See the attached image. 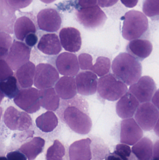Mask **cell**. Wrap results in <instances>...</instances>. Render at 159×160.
Instances as JSON below:
<instances>
[{
	"label": "cell",
	"mask_w": 159,
	"mask_h": 160,
	"mask_svg": "<svg viewBox=\"0 0 159 160\" xmlns=\"http://www.w3.org/2000/svg\"><path fill=\"white\" fill-rule=\"evenodd\" d=\"M45 143V142L43 138L35 137L22 145L19 151L26 156L28 160H34L43 152Z\"/></svg>",
	"instance_id": "obj_24"
},
{
	"label": "cell",
	"mask_w": 159,
	"mask_h": 160,
	"mask_svg": "<svg viewBox=\"0 0 159 160\" xmlns=\"http://www.w3.org/2000/svg\"><path fill=\"white\" fill-rule=\"evenodd\" d=\"M91 142L88 138L74 142L69 148L70 160H91Z\"/></svg>",
	"instance_id": "obj_19"
},
{
	"label": "cell",
	"mask_w": 159,
	"mask_h": 160,
	"mask_svg": "<svg viewBox=\"0 0 159 160\" xmlns=\"http://www.w3.org/2000/svg\"><path fill=\"white\" fill-rule=\"evenodd\" d=\"M153 158L159 159V140H158L153 147Z\"/></svg>",
	"instance_id": "obj_42"
},
{
	"label": "cell",
	"mask_w": 159,
	"mask_h": 160,
	"mask_svg": "<svg viewBox=\"0 0 159 160\" xmlns=\"http://www.w3.org/2000/svg\"><path fill=\"white\" fill-rule=\"evenodd\" d=\"M143 10L152 20H159V0H143Z\"/></svg>",
	"instance_id": "obj_31"
},
{
	"label": "cell",
	"mask_w": 159,
	"mask_h": 160,
	"mask_svg": "<svg viewBox=\"0 0 159 160\" xmlns=\"http://www.w3.org/2000/svg\"><path fill=\"white\" fill-rule=\"evenodd\" d=\"M3 120L6 127L13 131L26 130L32 125L31 118L27 112H19L13 106L6 109Z\"/></svg>",
	"instance_id": "obj_8"
},
{
	"label": "cell",
	"mask_w": 159,
	"mask_h": 160,
	"mask_svg": "<svg viewBox=\"0 0 159 160\" xmlns=\"http://www.w3.org/2000/svg\"><path fill=\"white\" fill-rule=\"evenodd\" d=\"M0 160H8L7 158H5L4 157H2L0 158Z\"/></svg>",
	"instance_id": "obj_47"
},
{
	"label": "cell",
	"mask_w": 159,
	"mask_h": 160,
	"mask_svg": "<svg viewBox=\"0 0 159 160\" xmlns=\"http://www.w3.org/2000/svg\"><path fill=\"white\" fill-rule=\"evenodd\" d=\"M41 106L49 111H56L59 108V97L53 88L40 89Z\"/></svg>",
	"instance_id": "obj_25"
},
{
	"label": "cell",
	"mask_w": 159,
	"mask_h": 160,
	"mask_svg": "<svg viewBox=\"0 0 159 160\" xmlns=\"http://www.w3.org/2000/svg\"><path fill=\"white\" fill-rule=\"evenodd\" d=\"M156 90L157 86L154 80L149 76H144L130 87L129 92L143 103L150 102Z\"/></svg>",
	"instance_id": "obj_11"
},
{
	"label": "cell",
	"mask_w": 159,
	"mask_h": 160,
	"mask_svg": "<svg viewBox=\"0 0 159 160\" xmlns=\"http://www.w3.org/2000/svg\"><path fill=\"white\" fill-rule=\"evenodd\" d=\"M16 20L14 25V32L17 39L24 41L25 38L30 33H35L37 31V19L30 12L21 13Z\"/></svg>",
	"instance_id": "obj_14"
},
{
	"label": "cell",
	"mask_w": 159,
	"mask_h": 160,
	"mask_svg": "<svg viewBox=\"0 0 159 160\" xmlns=\"http://www.w3.org/2000/svg\"><path fill=\"white\" fill-rule=\"evenodd\" d=\"M8 160H27V157L20 151H15L9 152L7 155Z\"/></svg>",
	"instance_id": "obj_37"
},
{
	"label": "cell",
	"mask_w": 159,
	"mask_h": 160,
	"mask_svg": "<svg viewBox=\"0 0 159 160\" xmlns=\"http://www.w3.org/2000/svg\"><path fill=\"white\" fill-rule=\"evenodd\" d=\"M97 90L102 98L115 101L127 93L128 88L126 84L115 75L108 74L98 80Z\"/></svg>",
	"instance_id": "obj_4"
},
{
	"label": "cell",
	"mask_w": 159,
	"mask_h": 160,
	"mask_svg": "<svg viewBox=\"0 0 159 160\" xmlns=\"http://www.w3.org/2000/svg\"><path fill=\"white\" fill-rule=\"evenodd\" d=\"M159 118V111L151 102L141 103L135 114V119L142 129L149 131L155 128Z\"/></svg>",
	"instance_id": "obj_7"
},
{
	"label": "cell",
	"mask_w": 159,
	"mask_h": 160,
	"mask_svg": "<svg viewBox=\"0 0 159 160\" xmlns=\"http://www.w3.org/2000/svg\"><path fill=\"white\" fill-rule=\"evenodd\" d=\"M77 21L87 29H95L105 23L107 17L99 5L80 8L75 13Z\"/></svg>",
	"instance_id": "obj_5"
},
{
	"label": "cell",
	"mask_w": 159,
	"mask_h": 160,
	"mask_svg": "<svg viewBox=\"0 0 159 160\" xmlns=\"http://www.w3.org/2000/svg\"><path fill=\"white\" fill-rule=\"evenodd\" d=\"M152 102L154 105L159 111V89H158L154 94L152 98Z\"/></svg>",
	"instance_id": "obj_43"
},
{
	"label": "cell",
	"mask_w": 159,
	"mask_h": 160,
	"mask_svg": "<svg viewBox=\"0 0 159 160\" xmlns=\"http://www.w3.org/2000/svg\"><path fill=\"white\" fill-rule=\"evenodd\" d=\"M36 19L39 29L49 32L58 31L62 22L59 12L52 8L42 9L37 14Z\"/></svg>",
	"instance_id": "obj_12"
},
{
	"label": "cell",
	"mask_w": 159,
	"mask_h": 160,
	"mask_svg": "<svg viewBox=\"0 0 159 160\" xmlns=\"http://www.w3.org/2000/svg\"><path fill=\"white\" fill-rule=\"evenodd\" d=\"M153 144L147 137L142 138L132 148V152L138 160H150L153 156Z\"/></svg>",
	"instance_id": "obj_26"
},
{
	"label": "cell",
	"mask_w": 159,
	"mask_h": 160,
	"mask_svg": "<svg viewBox=\"0 0 159 160\" xmlns=\"http://www.w3.org/2000/svg\"><path fill=\"white\" fill-rule=\"evenodd\" d=\"M15 104L28 113H34L40 109L39 90L34 88H22L14 98Z\"/></svg>",
	"instance_id": "obj_6"
},
{
	"label": "cell",
	"mask_w": 159,
	"mask_h": 160,
	"mask_svg": "<svg viewBox=\"0 0 159 160\" xmlns=\"http://www.w3.org/2000/svg\"><path fill=\"white\" fill-rule=\"evenodd\" d=\"M143 135L142 128L133 118L122 120L120 124V141L130 146L134 145Z\"/></svg>",
	"instance_id": "obj_13"
},
{
	"label": "cell",
	"mask_w": 159,
	"mask_h": 160,
	"mask_svg": "<svg viewBox=\"0 0 159 160\" xmlns=\"http://www.w3.org/2000/svg\"><path fill=\"white\" fill-rule=\"evenodd\" d=\"M119 0H98V5L103 8L113 6Z\"/></svg>",
	"instance_id": "obj_40"
},
{
	"label": "cell",
	"mask_w": 159,
	"mask_h": 160,
	"mask_svg": "<svg viewBox=\"0 0 159 160\" xmlns=\"http://www.w3.org/2000/svg\"><path fill=\"white\" fill-rule=\"evenodd\" d=\"M77 92L83 96H91L96 93L98 88V77L91 71L81 72L76 77Z\"/></svg>",
	"instance_id": "obj_17"
},
{
	"label": "cell",
	"mask_w": 159,
	"mask_h": 160,
	"mask_svg": "<svg viewBox=\"0 0 159 160\" xmlns=\"http://www.w3.org/2000/svg\"><path fill=\"white\" fill-rule=\"evenodd\" d=\"M154 131L157 135L159 137V118L157 121V124L154 128Z\"/></svg>",
	"instance_id": "obj_45"
},
{
	"label": "cell",
	"mask_w": 159,
	"mask_h": 160,
	"mask_svg": "<svg viewBox=\"0 0 159 160\" xmlns=\"http://www.w3.org/2000/svg\"><path fill=\"white\" fill-rule=\"evenodd\" d=\"M151 160H159V159H158L153 158V159Z\"/></svg>",
	"instance_id": "obj_48"
},
{
	"label": "cell",
	"mask_w": 159,
	"mask_h": 160,
	"mask_svg": "<svg viewBox=\"0 0 159 160\" xmlns=\"http://www.w3.org/2000/svg\"><path fill=\"white\" fill-rule=\"evenodd\" d=\"M37 128L43 132H50L58 126V119L52 111H47L38 116L35 120Z\"/></svg>",
	"instance_id": "obj_27"
},
{
	"label": "cell",
	"mask_w": 159,
	"mask_h": 160,
	"mask_svg": "<svg viewBox=\"0 0 159 160\" xmlns=\"http://www.w3.org/2000/svg\"><path fill=\"white\" fill-rule=\"evenodd\" d=\"M111 68V61L109 58L100 56L96 60L91 71L95 73L98 77H102L107 75Z\"/></svg>",
	"instance_id": "obj_30"
},
{
	"label": "cell",
	"mask_w": 159,
	"mask_h": 160,
	"mask_svg": "<svg viewBox=\"0 0 159 160\" xmlns=\"http://www.w3.org/2000/svg\"><path fill=\"white\" fill-rule=\"evenodd\" d=\"M35 71V65L31 62L26 63L17 70L16 78L21 88H29L33 85Z\"/></svg>",
	"instance_id": "obj_23"
},
{
	"label": "cell",
	"mask_w": 159,
	"mask_h": 160,
	"mask_svg": "<svg viewBox=\"0 0 159 160\" xmlns=\"http://www.w3.org/2000/svg\"><path fill=\"white\" fill-rule=\"evenodd\" d=\"M12 43L11 37L3 32L1 33V45H0V54L1 59L5 60L8 54L9 49H10Z\"/></svg>",
	"instance_id": "obj_32"
},
{
	"label": "cell",
	"mask_w": 159,
	"mask_h": 160,
	"mask_svg": "<svg viewBox=\"0 0 159 160\" xmlns=\"http://www.w3.org/2000/svg\"><path fill=\"white\" fill-rule=\"evenodd\" d=\"M30 52V48L23 42L14 41L5 60L12 70H17L29 62Z\"/></svg>",
	"instance_id": "obj_10"
},
{
	"label": "cell",
	"mask_w": 159,
	"mask_h": 160,
	"mask_svg": "<svg viewBox=\"0 0 159 160\" xmlns=\"http://www.w3.org/2000/svg\"><path fill=\"white\" fill-rule=\"evenodd\" d=\"M139 62L129 53H119L112 63L114 75L127 85L133 84L142 76V66Z\"/></svg>",
	"instance_id": "obj_1"
},
{
	"label": "cell",
	"mask_w": 159,
	"mask_h": 160,
	"mask_svg": "<svg viewBox=\"0 0 159 160\" xmlns=\"http://www.w3.org/2000/svg\"><path fill=\"white\" fill-rule=\"evenodd\" d=\"M79 67L82 70H91L92 65V57L88 53H81L78 56Z\"/></svg>",
	"instance_id": "obj_33"
},
{
	"label": "cell",
	"mask_w": 159,
	"mask_h": 160,
	"mask_svg": "<svg viewBox=\"0 0 159 160\" xmlns=\"http://www.w3.org/2000/svg\"><path fill=\"white\" fill-rule=\"evenodd\" d=\"M121 19L123 21L122 36L129 41L141 38L147 33L149 30L148 19L140 11L130 10Z\"/></svg>",
	"instance_id": "obj_2"
},
{
	"label": "cell",
	"mask_w": 159,
	"mask_h": 160,
	"mask_svg": "<svg viewBox=\"0 0 159 160\" xmlns=\"http://www.w3.org/2000/svg\"><path fill=\"white\" fill-rule=\"evenodd\" d=\"M55 89L58 96L62 99H71L77 94L76 80L73 77H62L55 84Z\"/></svg>",
	"instance_id": "obj_21"
},
{
	"label": "cell",
	"mask_w": 159,
	"mask_h": 160,
	"mask_svg": "<svg viewBox=\"0 0 159 160\" xmlns=\"http://www.w3.org/2000/svg\"><path fill=\"white\" fill-rule=\"evenodd\" d=\"M32 1L33 0H6L8 6L15 10L27 7Z\"/></svg>",
	"instance_id": "obj_36"
},
{
	"label": "cell",
	"mask_w": 159,
	"mask_h": 160,
	"mask_svg": "<svg viewBox=\"0 0 159 160\" xmlns=\"http://www.w3.org/2000/svg\"><path fill=\"white\" fill-rule=\"evenodd\" d=\"M65 154L63 145L58 140H55L53 144L48 148L46 158L47 160H63Z\"/></svg>",
	"instance_id": "obj_29"
},
{
	"label": "cell",
	"mask_w": 159,
	"mask_h": 160,
	"mask_svg": "<svg viewBox=\"0 0 159 160\" xmlns=\"http://www.w3.org/2000/svg\"><path fill=\"white\" fill-rule=\"evenodd\" d=\"M40 1L43 2L44 3L49 4L53 2L56 0H40Z\"/></svg>",
	"instance_id": "obj_46"
},
{
	"label": "cell",
	"mask_w": 159,
	"mask_h": 160,
	"mask_svg": "<svg viewBox=\"0 0 159 160\" xmlns=\"http://www.w3.org/2000/svg\"><path fill=\"white\" fill-rule=\"evenodd\" d=\"M56 67L61 75L73 77L77 76L79 71L78 59L75 54L63 52L57 57Z\"/></svg>",
	"instance_id": "obj_15"
},
{
	"label": "cell",
	"mask_w": 159,
	"mask_h": 160,
	"mask_svg": "<svg viewBox=\"0 0 159 160\" xmlns=\"http://www.w3.org/2000/svg\"><path fill=\"white\" fill-rule=\"evenodd\" d=\"M0 63H1L0 80L1 81H3L7 79L9 77L13 76V72L12 68L6 62L5 60L1 59Z\"/></svg>",
	"instance_id": "obj_35"
},
{
	"label": "cell",
	"mask_w": 159,
	"mask_h": 160,
	"mask_svg": "<svg viewBox=\"0 0 159 160\" xmlns=\"http://www.w3.org/2000/svg\"><path fill=\"white\" fill-rule=\"evenodd\" d=\"M58 37L54 33L44 35L40 38L37 48L44 54L56 55L61 51L62 47Z\"/></svg>",
	"instance_id": "obj_22"
},
{
	"label": "cell",
	"mask_w": 159,
	"mask_h": 160,
	"mask_svg": "<svg viewBox=\"0 0 159 160\" xmlns=\"http://www.w3.org/2000/svg\"><path fill=\"white\" fill-rule=\"evenodd\" d=\"M59 79L56 68L48 63H40L36 66L34 85L38 89L52 88Z\"/></svg>",
	"instance_id": "obj_9"
},
{
	"label": "cell",
	"mask_w": 159,
	"mask_h": 160,
	"mask_svg": "<svg viewBox=\"0 0 159 160\" xmlns=\"http://www.w3.org/2000/svg\"><path fill=\"white\" fill-rule=\"evenodd\" d=\"M120 1L125 6L129 8L134 7L138 2V0H120Z\"/></svg>",
	"instance_id": "obj_41"
},
{
	"label": "cell",
	"mask_w": 159,
	"mask_h": 160,
	"mask_svg": "<svg viewBox=\"0 0 159 160\" xmlns=\"http://www.w3.org/2000/svg\"><path fill=\"white\" fill-rule=\"evenodd\" d=\"M63 120L71 130L78 134H88L91 130V118L78 106L70 105L63 112Z\"/></svg>",
	"instance_id": "obj_3"
},
{
	"label": "cell",
	"mask_w": 159,
	"mask_h": 160,
	"mask_svg": "<svg viewBox=\"0 0 159 160\" xmlns=\"http://www.w3.org/2000/svg\"><path fill=\"white\" fill-rule=\"evenodd\" d=\"M127 49L129 54L138 61H143L151 54L153 45L150 41L147 39H135L129 43Z\"/></svg>",
	"instance_id": "obj_20"
},
{
	"label": "cell",
	"mask_w": 159,
	"mask_h": 160,
	"mask_svg": "<svg viewBox=\"0 0 159 160\" xmlns=\"http://www.w3.org/2000/svg\"><path fill=\"white\" fill-rule=\"evenodd\" d=\"M131 148L126 144L117 145L114 153L119 156L122 160H129L131 154Z\"/></svg>",
	"instance_id": "obj_34"
},
{
	"label": "cell",
	"mask_w": 159,
	"mask_h": 160,
	"mask_svg": "<svg viewBox=\"0 0 159 160\" xmlns=\"http://www.w3.org/2000/svg\"><path fill=\"white\" fill-rule=\"evenodd\" d=\"M105 160H122V159L118 156L116 154H115V153H111L110 155H108L106 158Z\"/></svg>",
	"instance_id": "obj_44"
},
{
	"label": "cell",
	"mask_w": 159,
	"mask_h": 160,
	"mask_svg": "<svg viewBox=\"0 0 159 160\" xmlns=\"http://www.w3.org/2000/svg\"><path fill=\"white\" fill-rule=\"evenodd\" d=\"M140 102L136 97L129 92L123 95L116 104L118 115L122 119L132 118L136 113Z\"/></svg>",
	"instance_id": "obj_18"
},
{
	"label": "cell",
	"mask_w": 159,
	"mask_h": 160,
	"mask_svg": "<svg viewBox=\"0 0 159 160\" xmlns=\"http://www.w3.org/2000/svg\"><path fill=\"white\" fill-rule=\"evenodd\" d=\"M17 83H18L17 80L13 76L9 77L4 81H1V94H3L4 96L9 99L14 98L20 90Z\"/></svg>",
	"instance_id": "obj_28"
},
{
	"label": "cell",
	"mask_w": 159,
	"mask_h": 160,
	"mask_svg": "<svg viewBox=\"0 0 159 160\" xmlns=\"http://www.w3.org/2000/svg\"><path fill=\"white\" fill-rule=\"evenodd\" d=\"M38 41V37L35 33H30L26 36L25 42L26 45L30 47H33L36 45Z\"/></svg>",
	"instance_id": "obj_38"
},
{
	"label": "cell",
	"mask_w": 159,
	"mask_h": 160,
	"mask_svg": "<svg viewBox=\"0 0 159 160\" xmlns=\"http://www.w3.org/2000/svg\"><path fill=\"white\" fill-rule=\"evenodd\" d=\"M60 40L65 50L71 52L79 51L82 45L80 32L74 27H65L60 31Z\"/></svg>",
	"instance_id": "obj_16"
},
{
	"label": "cell",
	"mask_w": 159,
	"mask_h": 160,
	"mask_svg": "<svg viewBox=\"0 0 159 160\" xmlns=\"http://www.w3.org/2000/svg\"><path fill=\"white\" fill-rule=\"evenodd\" d=\"M98 0H78V6L80 8H86L97 5Z\"/></svg>",
	"instance_id": "obj_39"
}]
</instances>
